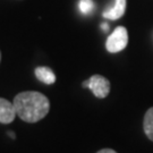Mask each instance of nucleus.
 Returning a JSON list of instances; mask_svg holds the SVG:
<instances>
[{
	"mask_svg": "<svg viewBox=\"0 0 153 153\" xmlns=\"http://www.w3.org/2000/svg\"><path fill=\"white\" fill-rule=\"evenodd\" d=\"M14 105L17 116L25 123H38L50 110L49 99L36 91L18 93L14 99Z\"/></svg>",
	"mask_w": 153,
	"mask_h": 153,
	"instance_id": "obj_1",
	"label": "nucleus"
},
{
	"mask_svg": "<svg viewBox=\"0 0 153 153\" xmlns=\"http://www.w3.org/2000/svg\"><path fill=\"white\" fill-rule=\"evenodd\" d=\"M128 43V32L124 26H118L110 34L105 41V49L110 53L120 52L127 47Z\"/></svg>",
	"mask_w": 153,
	"mask_h": 153,
	"instance_id": "obj_2",
	"label": "nucleus"
},
{
	"mask_svg": "<svg viewBox=\"0 0 153 153\" xmlns=\"http://www.w3.org/2000/svg\"><path fill=\"white\" fill-rule=\"evenodd\" d=\"M83 88H90L92 93L98 99H104L110 93V82L108 78L101 75H93L88 79L84 81L82 84Z\"/></svg>",
	"mask_w": 153,
	"mask_h": 153,
	"instance_id": "obj_3",
	"label": "nucleus"
},
{
	"mask_svg": "<svg viewBox=\"0 0 153 153\" xmlns=\"http://www.w3.org/2000/svg\"><path fill=\"white\" fill-rule=\"evenodd\" d=\"M17 116L14 102H10L4 98H0V123L10 124Z\"/></svg>",
	"mask_w": 153,
	"mask_h": 153,
	"instance_id": "obj_4",
	"label": "nucleus"
},
{
	"mask_svg": "<svg viewBox=\"0 0 153 153\" xmlns=\"http://www.w3.org/2000/svg\"><path fill=\"white\" fill-rule=\"evenodd\" d=\"M126 2H127V0H116L115 5L109 9H105L102 16L107 19H111V21L121 18L126 11Z\"/></svg>",
	"mask_w": 153,
	"mask_h": 153,
	"instance_id": "obj_5",
	"label": "nucleus"
},
{
	"mask_svg": "<svg viewBox=\"0 0 153 153\" xmlns=\"http://www.w3.org/2000/svg\"><path fill=\"white\" fill-rule=\"evenodd\" d=\"M34 74H35V76L40 82L44 83L47 85H51L56 82L55 73L49 67H44V66L36 67L35 71H34Z\"/></svg>",
	"mask_w": 153,
	"mask_h": 153,
	"instance_id": "obj_6",
	"label": "nucleus"
},
{
	"mask_svg": "<svg viewBox=\"0 0 153 153\" xmlns=\"http://www.w3.org/2000/svg\"><path fill=\"white\" fill-rule=\"evenodd\" d=\"M143 129L149 140L153 142V107L145 112L143 120Z\"/></svg>",
	"mask_w": 153,
	"mask_h": 153,
	"instance_id": "obj_7",
	"label": "nucleus"
},
{
	"mask_svg": "<svg viewBox=\"0 0 153 153\" xmlns=\"http://www.w3.org/2000/svg\"><path fill=\"white\" fill-rule=\"evenodd\" d=\"M78 7H79V10H81L82 14L88 15V14H90V13L93 10V8H94V2H93L92 0H81Z\"/></svg>",
	"mask_w": 153,
	"mask_h": 153,
	"instance_id": "obj_8",
	"label": "nucleus"
},
{
	"mask_svg": "<svg viewBox=\"0 0 153 153\" xmlns=\"http://www.w3.org/2000/svg\"><path fill=\"white\" fill-rule=\"evenodd\" d=\"M97 153H117L115 150H111V149H102V150H100L98 151Z\"/></svg>",
	"mask_w": 153,
	"mask_h": 153,
	"instance_id": "obj_9",
	"label": "nucleus"
},
{
	"mask_svg": "<svg viewBox=\"0 0 153 153\" xmlns=\"http://www.w3.org/2000/svg\"><path fill=\"white\" fill-rule=\"evenodd\" d=\"M101 27H102V30H103V31H105V32H107V31L109 30V25H108V24H102V25H101Z\"/></svg>",
	"mask_w": 153,
	"mask_h": 153,
	"instance_id": "obj_10",
	"label": "nucleus"
},
{
	"mask_svg": "<svg viewBox=\"0 0 153 153\" xmlns=\"http://www.w3.org/2000/svg\"><path fill=\"white\" fill-rule=\"evenodd\" d=\"M8 135H9V136L11 137V138H15V134H14V133H13V131H8Z\"/></svg>",
	"mask_w": 153,
	"mask_h": 153,
	"instance_id": "obj_11",
	"label": "nucleus"
},
{
	"mask_svg": "<svg viewBox=\"0 0 153 153\" xmlns=\"http://www.w3.org/2000/svg\"><path fill=\"white\" fill-rule=\"evenodd\" d=\"M0 60H1V52H0Z\"/></svg>",
	"mask_w": 153,
	"mask_h": 153,
	"instance_id": "obj_12",
	"label": "nucleus"
}]
</instances>
